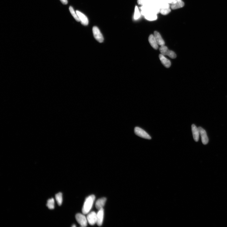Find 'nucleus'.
Segmentation results:
<instances>
[{
  "label": "nucleus",
  "instance_id": "nucleus-1",
  "mask_svg": "<svg viewBox=\"0 0 227 227\" xmlns=\"http://www.w3.org/2000/svg\"><path fill=\"white\" fill-rule=\"evenodd\" d=\"M95 199V196L93 195H90L86 198L82 208L83 214H86L89 213L93 207Z\"/></svg>",
  "mask_w": 227,
  "mask_h": 227
},
{
  "label": "nucleus",
  "instance_id": "nucleus-2",
  "mask_svg": "<svg viewBox=\"0 0 227 227\" xmlns=\"http://www.w3.org/2000/svg\"><path fill=\"white\" fill-rule=\"evenodd\" d=\"M159 50L161 54L163 55L168 56L172 59L176 58V54L174 51L168 50V47L164 45L160 47Z\"/></svg>",
  "mask_w": 227,
  "mask_h": 227
},
{
  "label": "nucleus",
  "instance_id": "nucleus-3",
  "mask_svg": "<svg viewBox=\"0 0 227 227\" xmlns=\"http://www.w3.org/2000/svg\"><path fill=\"white\" fill-rule=\"evenodd\" d=\"M135 134L142 138L150 140L151 137L150 135L143 129L138 127H136L134 129Z\"/></svg>",
  "mask_w": 227,
  "mask_h": 227
},
{
  "label": "nucleus",
  "instance_id": "nucleus-4",
  "mask_svg": "<svg viewBox=\"0 0 227 227\" xmlns=\"http://www.w3.org/2000/svg\"><path fill=\"white\" fill-rule=\"evenodd\" d=\"M75 218L81 226H87L88 222L87 218L84 214L81 213L77 214L76 215Z\"/></svg>",
  "mask_w": 227,
  "mask_h": 227
},
{
  "label": "nucleus",
  "instance_id": "nucleus-5",
  "mask_svg": "<svg viewBox=\"0 0 227 227\" xmlns=\"http://www.w3.org/2000/svg\"><path fill=\"white\" fill-rule=\"evenodd\" d=\"M93 31L94 36L96 40L100 43H102L104 41V37L98 27H94L93 29Z\"/></svg>",
  "mask_w": 227,
  "mask_h": 227
},
{
  "label": "nucleus",
  "instance_id": "nucleus-6",
  "mask_svg": "<svg viewBox=\"0 0 227 227\" xmlns=\"http://www.w3.org/2000/svg\"><path fill=\"white\" fill-rule=\"evenodd\" d=\"M87 219L89 224L95 225L97 222V214L95 211L91 212L87 215Z\"/></svg>",
  "mask_w": 227,
  "mask_h": 227
},
{
  "label": "nucleus",
  "instance_id": "nucleus-7",
  "mask_svg": "<svg viewBox=\"0 0 227 227\" xmlns=\"http://www.w3.org/2000/svg\"><path fill=\"white\" fill-rule=\"evenodd\" d=\"M198 129L203 144L205 145L207 144L208 143V138L206 132L201 127H198Z\"/></svg>",
  "mask_w": 227,
  "mask_h": 227
},
{
  "label": "nucleus",
  "instance_id": "nucleus-8",
  "mask_svg": "<svg viewBox=\"0 0 227 227\" xmlns=\"http://www.w3.org/2000/svg\"><path fill=\"white\" fill-rule=\"evenodd\" d=\"M104 213L103 208H102L99 210L97 213V224L99 226H101L102 225L103 221Z\"/></svg>",
  "mask_w": 227,
  "mask_h": 227
},
{
  "label": "nucleus",
  "instance_id": "nucleus-9",
  "mask_svg": "<svg viewBox=\"0 0 227 227\" xmlns=\"http://www.w3.org/2000/svg\"><path fill=\"white\" fill-rule=\"evenodd\" d=\"M76 12L79 18L81 24L85 26H87L88 25L89 23V20L86 15L79 11L77 10Z\"/></svg>",
  "mask_w": 227,
  "mask_h": 227
},
{
  "label": "nucleus",
  "instance_id": "nucleus-10",
  "mask_svg": "<svg viewBox=\"0 0 227 227\" xmlns=\"http://www.w3.org/2000/svg\"><path fill=\"white\" fill-rule=\"evenodd\" d=\"M159 59L162 64L166 68H169L171 66L170 61L166 58L164 56L160 54L159 55Z\"/></svg>",
  "mask_w": 227,
  "mask_h": 227
},
{
  "label": "nucleus",
  "instance_id": "nucleus-11",
  "mask_svg": "<svg viewBox=\"0 0 227 227\" xmlns=\"http://www.w3.org/2000/svg\"><path fill=\"white\" fill-rule=\"evenodd\" d=\"M192 131L193 137L194 140L196 142L198 141L199 139V132L198 128L194 124L192 126Z\"/></svg>",
  "mask_w": 227,
  "mask_h": 227
},
{
  "label": "nucleus",
  "instance_id": "nucleus-12",
  "mask_svg": "<svg viewBox=\"0 0 227 227\" xmlns=\"http://www.w3.org/2000/svg\"><path fill=\"white\" fill-rule=\"evenodd\" d=\"M107 199L105 198H102L98 200L95 204L96 208L98 210L103 208L105 205Z\"/></svg>",
  "mask_w": 227,
  "mask_h": 227
},
{
  "label": "nucleus",
  "instance_id": "nucleus-13",
  "mask_svg": "<svg viewBox=\"0 0 227 227\" xmlns=\"http://www.w3.org/2000/svg\"><path fill=\"white\" fill-rule=\"evenodd\" d=\"M149 41L151 45L154 49L157 50L158 48V45L157 43V42L156 40V39L154 37V35H150L149 37Z\"/></svg>",
  "mask_w": 227,
  "mask_h": 227
},
{
  "label": "nucleus",
  "instance_id": "nucleus-14",
  "mask_svg": "<svg viewBox=\"0 0 227 227\" xmlns=\"http://www.w3.org/2000/svg\"><path fill=\"white\" fill-rule=\"evenodd\" d=\"M154 35L158 45L161 46L165 45V42L159 32L155 31L154 32Z\"/></svg>",
  "mask_w": 227,
  "mask_h": 227
},
{
  "label": "nucleus",
  "instance_id": "nucleus-15",
  "mask_svg": "<svg viewBox=\"0 0 227 227\" xmlns=\"http://www.w3.org/2000/svg\"><path fill=\"white\" fill-rule=\"evenodd\" d=\"M176 1L175 3L171 4V7L172 9H177L182 7L184 6V3L182 0H177Z\"/></svg>",
  "mask_w": 227,
  "mask_h": 227
},
{
  "label": "nucleus",
  "instance_id": "nucleus-16",
  "mask_svg": "<svg viewBox=\"0 0 227 227\" xmlns=\"http://www.w3.org/2000/svg\"><path fill=\"white\" fill-rule=\"evenodd\" d=\"M47 206L50 210L54 209L55 208V201L53 198L48 199L47 201Z\"/></svg>",
  "mask_w": 227,
  "mask_h": 227
},
{
  "label": "nucleus",
  "instance_id": "nucleus-17",
  "mask_svg": "<svg viewBox=\"0 0 227 227\" xmlns=\"http://www.w3.org/2000/svg\"><path fill=\"white\" fill-rule=\"evenodd\" d=\"M55 198L57 204L59 206L62 205L63 202V195L61 192L57 193L55 195Z\"/></svg>",
  "mask_w": 227,
  "mask_h": 227
},
{
  "label": "nucleus",
  "instance_id": "nucleus-18",
  "mask_svg": "<svg viewBox=\"0 0 227 227\" xmlns=\"http://www.w3.org/2000/svg\"><path fill=\"white\" fill-rule=\"evenodd\" d=\"M69 10L72 16H73L75 19L76 20L77 22H80V21L79 18L76 12H75V11L73 8L71 7V6H70L69 7Z\"/></svg>",
  "mask_w": 227,
  "mask_h": 227
},
{
  "label": "nucleus",
  "instance_id": "nucleus-19",
  "mask_svg": "<svg viewBox=\"0 0 227 227\" xmlns=\"http://www.w3.org/2000/svg\"><path fill=\"white\" fill-rule=\"evenodd\" d=\"M144 17L147 20L149 21L155 20L157 19V15L155 14L150 13L146 15Z\"/></svg>",
  "mask_w": 227,
  "mask_h": 227
},
{
  "label": "nucleus",
  "instance_id": "nucleus-20",
  "mask_svg": "<svg viewBox=\"0 0 227 227\" xmlns=\"http://www.w3.org/2000/svg\"><path fill=\"white\" fill-rule=\"evenodd\" d=\"M151 2L152 0H138L137 1L138 4L142 6L150 5Z\"/></svg>",
  "mask_w": 227,
  "mask_h": 227
},
{
  "label": "nucleus",
  "instance_id": "nucleus-21",
  "mask_svg": "<svg viewBox=\"0 0 227 227\" xmlns=\"http://www.w3.org/2000/svg\"><path fill=\"white\" fill-rule=\"evenodd\" d=\"M140 16V11L138 10V7L136 6L135 8V11L134 16V19L135 20H137Z\"/></svg>",
  "mask_w": 227,
  "mask_h": 227
},
{
  "label": "nucleus",
  "instance_id": "nucleus-22",
  "mask_svg": "<svg viewBox=\"0 0 227 227\" xmlns=\"http://www.w3.org/2000/svg\"><path fill=\"white\" fill-rule=\"evenodd\" d=\"M171 10L170 8H162L160 9V13L163 15H167L170 13Z\"/></svg>",
  "mask_w": 227,
  "mask_h": 227
},
{
  "label": "nucleus",
  "instance_id": "nucleus-23",
  "mask_svg": "<svg viewBox=\"0 0 227 227\" xmlns=\"http://www.w3.org/2000/svg\"><path fill=\"white\" fill-rule=\"evenodd\" d=\"M167 3L169 4H174L176 2V0H163Z\"/></svg>",
  "mask_w": 227,
  "mask_h": 227
},
{
  "label": "nucleus",
  "instance_id": "nucleus-24",
  "mask_svg": "<svg viewBox=\"0 0 227 227\" xmlns=\"http://www.w3.org/2000/svg\"><path fill=\"white\" fill-rule=\"evenodd\" d=\"M61 1L62 3L64 5H66L68 4L67 0H60Z\"/></svg>",
  "mask_w": 227,
  "mask_h": 227
},
{
  "label": "nucleus",
  "instance_id": "nucleus-25",
  "mask_svg": "<svg viewBox=\"0 0 227 227\" xmlns=\"http://www.w3.org/2000/svg\"><path fill=\"white\" fill-rule=\"evenodd\" d=\"M76 226L75 225H73L72 226V227H76Z\"/></svg>",
  "mask_w": 227,
  "mask_h": 227
},
{
  "label": "nucleus",
  "instance_id": "nucleus-26",
  "mask_svg": "<svg viewBox=\"0 0 227 227\" xmlns=\"http://www.w3.org/2000/svg\"><path fill=\"white\" fill-rule=\"evenodd\" d=\"M176 1H177V0H176Z\"/></svg>",
  "mask_w": 227,
  "mask_h": 227
}]
</instances>
